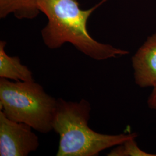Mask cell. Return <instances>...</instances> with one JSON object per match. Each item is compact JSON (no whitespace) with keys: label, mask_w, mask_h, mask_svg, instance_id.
Masks as SVG:
<instances>
[{"label":"cell","mask_w":156,"mask_h":156,"mask_svg":"<svg viewBox=\"0 0 156 156\" xmlns=\"http://www.w3.org/2000/svg\"><path fill=\"white\" fill-rule=\"evenodd\" d=\"M41 12L38 0H0V18L13 14L18 19H33Z\"/></svg>","instance_id":"obj_7"},{"label":"cell","mask_w":156,"mask_h":156,"mask_svg":"<svg viewBox=\"0 0 156 156\" xmlns=\"http://www.w3.org/2000/svg\"><path fill=\"white\" fill-rule=\"evenodd\" d=\"M90 104L82 99L68 102L57 99L53 129L60 136L57 156H96L101 151L138 136L136 133L107 135L88 126Z\"/></svg>","instance_id":"obj_2"},{"label":"cell","mask_w":156,"mask_h":156,"mask_svg":"<svg viewBox=\"0 0 156 156\" xmlns=\"http://www.w3.org/2000/svg\"><path fill=\"white\" fill-rule=\"evenodd\" d=\"M32 128L12 120L0 112V156H26L36 151L39 140Z\"/></svg>","instance_id":"obj_4"},{"label":"cell","mask_w":156,"mask_h":156,"mask_svg":"<svg viewBox=\"0 0 156 156\" xmlns=\"http://www.w3.org/2000/svg\"><path fill=\"white\" fill-rule=\"evenodd\" d=\"M135 138H132L117 145L108 154L109 156H156V154L147 153L140 149Z\"/></svg>","instance_id":"obj_8"},{"label":"cell","mask_w":156,"mask_h":156,"mask_svg":"<svg viewBox=\"0 0 156 156\" xmlns=\"http://www.w3.org/2000/svg\"><path fill=\"white\" fill-rule=\"evenodd\" d=\"M57 100L35 82L1 78L0 109L6 116L25 123L41 133L53 130Z\"/></svg>","instance_id":"obj_3"},{"label":"cell","mask_w":156,"mask_h":156,"mask_svg":"<svg viewBox=\"0 0 156 156\" xmlns=\"http://www.w3.org/2000/svg\"><path fill=\"white\" fill-rule=\"evenodd\" d=\"M136 84L140 87L156 86V33L149 37L132 57Z\"/></svg>","instance_id":"obj_5"},{"label":"cell","mask_w":156,"mask_h":156,"mask_svg":"<svg viewBox=\"0 0 156 156\" xmlns=\"http://www.w3.org/2000/svg\"><path fill=\"white\" fill-rule=\"evenodd\" d=\"M148 106L153 109H156V86L153 87V89L147 100Z\"/></svg>","instance_id":"obj_9"},{"label":"cell","mask_w":156,"mask_h":156,"mask_svg":"<svg viewBox=\"0 0 156 156\" xmlns=\"http://www.w3.org/2000/svg\"><path fill=\"white\" fill-rule=\"evenodd\" d=\"M107 0L87 10H82L77 0H38L41 12L48 18L41 31L45 45L51 49L70 43L85 55L104 60L128 55L129 51L100 43L93 39L87 29V22L95 10Z\"/></svg>","instance_id":"obj_1"},{"label":"cell","mask_w":156,"mask_h":156,"mask_svg":"<svg viewBox=\"0 0 156 156\" xmlns=\"http://www.w3.org/2000/svg\"><path fill=\"white\" fill-rule=\"evenodd\" d=\"M6 42H0V77L16 82L34 81L33 73L23 65L17 56H9L5 50Z\"/></svg>","instance_id":"obj_6"}]
</instances>
